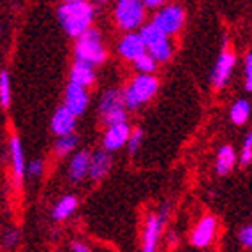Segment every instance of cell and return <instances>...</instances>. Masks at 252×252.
Wrapping results in <instances>:
<instances>
[{"label": "cell", "instance_id": "cell-1", "mask_svg": "<svg viewBox=\"0 0 252 252\" xmlns=\"http://www.w3.org/2000/svg\"><path fill=\"white\" fill-rule=\"evenodd\" d=\"M59 23L69 37H78L89 30L95 18V7L89 0H78V2H63L57 11Z\"/></svg>", "mask_w": 252, "mask_h": 252}, {"label": "cell", "instance_id": "cell-2", "mask_svg": "<svg viewBox=\"0 0 252 252\" xmlns=\"http://www.w3.org/2000/svg\"><path fill=\"white\" fill-rule=\"evenodd\" d=\"M157 90H159V80L156 76L138 72V76H134L129 81V85L122 90L126 108L129 111H136L143 104H147L150 99H154Z\"/></svg>", "mask_w": 252, "mask_h": 252}, {"label": "cell", "instance_id": "cell-3", "mask_svg": "<svg viewBox=\"0 0 252 252\" xmlns=\"http://www.w3.org/2000/svg\"><path fill=\"white\" fill-rule=\"evenodd\" d=\"M108 51H106L104 42H102L101 32L94 27L89 30H85L83 34L76 37L74 44V60H81V62L92 63L94 67L102 65L106 62Z\"/></svg>", "mask_w": 252, "mask_h": 252}, {"label": "cell", "instance_id": "cell-4", "mask_svg": "<svg viewBox=\"0 0 252 252\" xmlns=\"http://www.w3.org/2000/svg\"><path fill=\"white\" fill-rule=\"evenodd\" d=\"M113 20L124 32L139 30L147 20V7L143 0H115Z\"/></svg>", "mask_w": 252, "mask_h": 252}, {"label": "cell", "instance_id": "cell-5", "mask_svg": "<svg viewBox=\"0 0 252 252\" xmlns=\"http://www.w3.org/2000/svg\"><path fill=\"white\" fill-rule=\"evenodd\" d=\"M139 35L143 37L147 51L159 63L168 62L173 57V44L169 41V35L166 32H162L154 21L147 23V25L143 23V25L139 27Z\"/></svg>", "mask_w": 252, "mask_h": 252}, {"label": "cell", "instance_id": "cell-6", "mask_svg": "<svg viewBox=\"0 0 252 252\" xmlns=\"http://www.w3.org/2000/svg\"><path fill=\"white\" fill-rule=\"evenodd\" d=\"M99 117L106 127L113 124L127 122V108L120 90L109 89L99 99Z\"/></svg>", "mask_w": 252, "mask_h": 252}, {"label": "cell", "instance_id": "cell-7", "mask_svg": "<svg viewBox=\"0 0 252 252\" xmlns=\"http://www.w3.org/2000/svg\"><path fill=\"white\" fill-rule=\"evenodd\" d=\"M152 21L168 35H175L180 32L185 23V11L178 4H164L162 7L156 9Z\"/></svg>", "mask_w": 252, "mask_h": 252}, {"label": "cell", "instance_id": "cell-8", "mask_svg": "<svg viewBox=\"0 0 252 252\" xmlns=\"http://www.w3.org/2000/svg\"><path fill=\"white\" fill-rule=\"evenodd\" d=\"M164 220H166V210L159 212V214H150L147 217V222L143 227V236H141V249L145 252H154L159 247V240L164 229Z\"/></svg>", "mask_w": 252, "mask_h": 252}, {"label": "cell", "instance_id": "cell-9", "mask_svg": "<svg viewBox=\"0 0 252 252\" xmlns=\"http://www.w3.org/2000/svg\"><path fill=\"white\" fill-rule=\"evenodd\" d=\"M236 57L231 50H224L222 53L219 55L217 62L214 65V71H212V85L215 89L220 90L227 85V81L231 80L233 69H235Z\"/></svg>", "mask_w": 252, "mask_h": 252}, {"label": "cell", "instance_id": "cell-10", "mask_svg": "<svg viewBox=\"0 0 252 252\" xmlns=\"http://www.w3.org/2000/svg\"><path fill=\"white\" fill-rule=\"evenodd\" d=\"M117 51L124 60H127V62H134L138 57H141V55L147 51V46H145L143 37L139 35V32L132 30V32H126V34L120 37Z\"/></svg>", "mask_w": 252, "mask_h": 252}, {"label": "cell", "instance_id": "cell-11", "mask_svg": "<svg viewBox=\"0 0 252 252\" xmlns=\"http://www.w3.org/2000/svg\"><path fill=\"white\" fill-rule=\"evenodd\" d=\"M217 235V219L212 215H206L196 224L190 235V244L198 249H205L212 244Z\"/></svg>", "mask_w": 252, "mask_h": 252}, {"label": "cell", "instance_id": "cell-12", "mask_svg": "<svg viewBox=\"0 0 252 252\" xmlns=\"http://www.w3.org/2000/svg\"><path fill=\"white\" fill-rule=\"evenodd\" d=\"M129 134H130V126L127 122L108 126V129L104 132V138H102V148L108 150L109 154L120 150V148L127 145Z\"/></svg>", "mask_w": 252, "mask_h": 252}, {"label": "cell", "instance_id": "cell-13", "mask_svg": "<svg viewBox=\"0 0 252 252\" xmlns=\"http://www.w3.org/2000/svg\"><path fill=\"white\" fill-rule=\"evenodd\" d=\"M89 101L90 97L87 89L81 87V85H76L69 81L67 89H65V97H63V104L67 106L76 117H80V115H83L87 111Z\"/></svg>", "mask_w": 252, "mask_h": 252}, {"label": "cell", "instance_id": "cell-14", "mask_svg": "<svg viewBox=\"0 0 252 252\" xmlns=\"http://www.w3.org/2000/svg\"><path fill=\"white\" fill-rule=\"evenodd\" d=\"M76 120H78V117L72 113L67 106L62 104L55 111L53 118H51V130H53V134L62 136V134H71V132H74Z\"/></svg>", "mask_w": 252, "mask_h": 252}, {"label": "cell", "instance_id": "cell-15", "mask_svg": "<svg viewBox=\"0 0 252 252\" xmlns=\"http://www.w3.org/2000/svg\"><path fill=\"white\" fill-rule=\"evenodd\" d=\"M111 156L108 150H97L94 154H90V166H89V177L94 182H101L111 169Z\"/></svg>", "mask_w": 252, "mask_h": 252}, {"label": "cell", "instance_id": "cell-16", "mask_svg": "<svg viewBox=\"0 0 252 252\" xmlns=\"http://www.w3.org/2000/svg\"><path fill=\"white\" fill-rule=\"evenodd\" d=\"M69 81L89 89V87H92L95 83V67L89 62L74 60L71 67V74H69Z\"/></svg>", "mask_w": 252, "mask_h": 252}, {"label": "cell", "instance_id": "cell-17", "mask_svg": "<svg viewBox=\"0 0 252 252\" xmlns=\"http://www.w3.org/2000/svg\"><path fill=\"white\" fill-rule=\"evenodd\" d=\"M9 152H11V164H13L14 177L21 184L27 173V166H25V154H23V147H21V141L18 138V134H13L11 139H9Z\"/></svg>", "mask_w": 252, "mask_h": 252}, {"label": "cell", "instance_id": "cell-18", "mask_svg": "<svg viewBox=\"0 0 252 252\" xmlns=\"http://www.w3.org/2000/svg\"><path fill=\"white\" fill-rule=\"evenodd\" d=\"M89 166H90V152L89 150H80L76 152L72 159L69 160V178L72 182H81L83 178L89 177Z\"/></svg>", "mask_w": 252, "mask_h": 252}, {"label": "cell", "instance_id": "cell-19", "mask_svg": "<svg viewBox=\"0 0 252 252\" xmlns=\"http://www.w3.org/2000/svg\"><path fill=\"white\" fill-rule=\"evenodd\" d=\"M236 164V152L229 145H224L220 150L217 152V159H215V169L219 175H227L231 173V169Z\"/></svg>", "mask_w": 252, "mask_h": 252}, {"label": "cell", "instance_id": "cell-20", "mask_svg": "<svg viewBox=\"0 0 252 252\" xmlns=\"http://www.w3.org/2000/svg\"><path fill=\"white\" fill-rule=\"evenodd\" d=\"M76 208H78V198L72 196V194H69V196H63V198H60L59 201H57V205L53 206L51 215H53L55 220H65V219H69L74 214Z\"/></svg>", "mask_w": 252, "mask_h": 252}, {"label": "cell", "instance_id": "cell-21", "mask_svg": "<svg viewBox=\"0 0 252 252\" xmlns=\"http://www.w3.org/2000/svg\"><path fill=\"white\" fill-rule=\"evenodd\" d=\"M76 145H78V136H76L74 132H71V134L57 136V141H55V147H53L55 156L57 157L69 156V154L76 148Z\"/></svg>", "mask_w": 252, "mask_h": 252}, {"label": "cell", "instance_id": "cell-22", "mask_svg": "<svg viewBox=\"0 0 252 252\" xmlns=\"http://www.w3.org/2000/svg\"><path fill=\"white\" fill-rule=\"evenodd\" d=\"M231 122L236 124V126H244L245 122H247L249 115H251V104H249L247 101H244V99H240V101H236L235 104H233L231 108Z\"/></svg>", "mask_w": 252, "mask_h": 252}, {"label": "cell", "instance_id": "cell-23", "mask_svg": "<svg viewBox=\"0 0 252 252\" xmlns=\"http://www.w3.org/2000/svg\"><path fill=\"white\" fill-rule=\"evenodd\" d=\"M134 67L138 72H143V74H154L157 69V65H159V62H157L154 57H152L148 51H145L141 57H138V59L134 60Z\"/></svg>", "mask_w": 252, "mask_h": 252}, {"label": "cell", "instance_id": "cell-24", "mask_svg": "<svg viewBox=\"0 0 252 252\" xmlns=\"http://www.w3.org/2000/svg\"><path fill=\"white\" fill-rule=\"evenodd\" d=\"M0 104L2 108H9L11 104V78L7 71L0 72Z\"/></svg>", "mask_w": 252, "mask_h": 252}, {"label": "cell", "instance_id": "cell-25", "mask_svg": "<svg viewBox=\"0 0 252 252\" xmlns=\"http://www.w3.org/2000/svg\"><path fill=\"white\" fill-rule=\"evenodd\" d=\"M143 139H145L143 129H130L129 139H127V145H126L129 154H136L141 148V145H143Z\"/></svg>", "mask_w": 252, "mask_h": 252}, {"label": "cell", "instance_id": "cell-26", "mask_svg": "<svg viewBox=\"0 0 252 252\" xmlns=\"http://www.w3.org/2000/svg\"><path fill=\"white\" fill-rule=\"evenodd\" d=\"M240 162H242V166H247V164L252 162V132H249V134L245 136V139H244Z\"/></svg>", "mask_w": 252, "mask_h": 252}, {"label": "cell", "instance_id": "cell-27", "mask_svg": "<svg viewBox=\"0 0 252 252\" xmlns=\"http://www.w3.org/2000/svg\"><path fill=\"white\" fill-rule=\"evenodd\" d=\"M18 244H20V231L14 229V227H11V229H7V231L4 233V236H2V247L14 249Z\"/></svg>", "mask_w": 252, "mask_h": 252}, {"label": "cell", "instance_id": "cell-28", "mask_svg": "<svg viewBox=\"0 0 252 252\" xmlns=\"http://www.w3.org/2000/svg\"><path fill=\"white\" fill-rule=\"evenodd\" d=\"M44 162H42L41 159H35V160H32V162L29 164V168H27V173H29L30 177L32 178H39V177H42L44 175Z\"/></svg>", "mask_w": 252, "mask_h": 252}, {"label": "cell", "instance_id": "cell-29", "mask_svg": "<svg viewBox=\"0 0 252 252\" xmlns=\"http://www.w3.org/2000/svg\"><path fill=\"white\" fill-rule=\"evenodd\" d=\"M245 89L252 92V53L245 57Z\"/></svg>", "mask_w": 252, "mask_h": 252}, {"label": "cell", "instance_id": "cell-30", "mask_svg": "<svg viewBox=\"0 0 252 252\" xmlns=\"http://www.w3.org/2000/svg\"><path fill=\"white\" fill-rule=\"evenodd\" d=\"M240 242H242V245H245V247L252 249V226L244 227V229L240 231Z\"/></svg>", "mask_w": 252, "mask_h": 252}, {"label": "cell", "instance_id": "cell-31", "mask_svg": "<svg viewBox=\"0 0 252 252\" xmlns=\"http://www.w3.org/2000/svg\"><path fill=\"white\" fill-rule=\"evenodd\" d=\"M143 4L147 9H159L164 4H168V0H143Z\"/></svg>", "mask_w": 252, "mask_h": 252}, {"label": "cell", "instance_id": "cell-32", "mask_svg": "<svg viewBox=\"0 0 252 252\" xmlns=\"http://www.w3.org/2000/svg\"><path fill=\"white\" fill-rule=\"evenodd\" d=\"M71 251L72 252H90L92 249H90L89 245H85L83 242H78V240H76V242L71 244Z\"/></svg>", "mask_w": 252, "mask_h": 252}, {"label": "cell", "instance_id": "cell-33", "mask_svg": "<svg viewBox=\"0 0 252 252\" xmlns=\"http://www.w3.org/2000/svg\"><path fill=\"white\" fill-rule=\"evenodd\" d=\"M62 2H78V0H62Z\"/></svg>", "mask_w": 252, "mask_h": 252}, {"label": "cell", "instance_id": "cell-34", "mask_svg": "<svg viewBox=\"0 0 252 252\" xmlns=\"http://www.w3.org/2000/svg\"><path fill=\"white\" fill-rule=\"evenodd\" d=\"M95 2H101V4H104V2H106V0H95Z\"/></svg>", "mask_w": 252, "mask_h": 252}]
</instances>
